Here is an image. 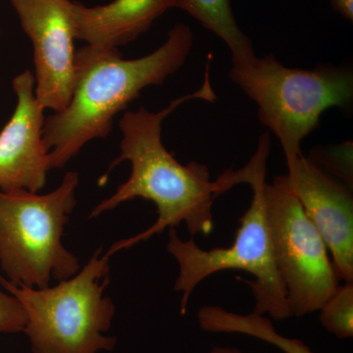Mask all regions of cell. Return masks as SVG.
<instances>
[{
  "label": "cell",
  "instance_id": "7c38bea8",
  "mask_svg": "<svg viewBox=\"0 0 353 353\" xmlns=\"http://www.w3.org/2000/svg\"><path fill=\"white\" fill-rule=\"evenodd\" d=\"M175 8L222 39L231 52L232 65L248 64L256 57L252 39L239 27L230 0H175Z\"/></svg>",
  "mask_w": 353,
  "mask_h": 353
},
{
  "label": "cell",
  "instance_id": "ac0fdd59",
  "mask_svg": "<svg viewBox=\"0 0 353 353\" xmlns=\"http://www.w3.org/2000/svg\"><path fill=\"white\" fill-rule=\"evenodd\" d=\"M209 353H243L241 350L234 347H215L210 350Z\"/></svg>",
  "mask_w": 353,
  "mask_h": 353
},
{
  "label": "cell",
  "instance_id": "9c48e42d",
  "mask_svg": "<svg viewBox=\"0 0 353 353\" xmlns=\"http://www.w3.org/2000/svg\"><path fill=\"white\" fill-rule=\"evenodd\" d=\"M290 188L328 248L339 278L353 283L352 189L303 153L285 157Z\"/></svg>",
  "mask_w": 353,
  "mask_h": 353
},
{
  "label": "cell",
  "instance_id": "52a82bcc",
  "mask_svg": "<svg viewBox=\"0 0 353 353\" xmlns=\"http://www.w3.org/2000/svg\"><path fill=\"white\" fill-rule=\"evenodd\" d=\"M274 259L292 316L319 311L340 285L321 234L304 212L287 176L265 183Z\"/></svg>",
  "mask_w": 353,
  "mask_h": 353
},
{
  "label": "cell",
  "instance_id": "8992f818",
  "mask_svg": "<svg viewBox=\"0 0 353 353\" xmlns=\"http://www.w3.org/2000/svg\"><path fill=\"white\" fill-rule=\"evenodd\" d=\"M78 185L79 174L71 171L50 194L0 190V265L11 284L46 289L52 279L60 282L80 271L61 240Z\"/></svg>",
  "mask_w": 353,
  "mask_h": 353
},
{
  "label": "cell",
  "instance_id": "30bf717a",
  "mask_svg": "<svg viewBox=\"0 0 353 353\" xmlns=\"http://www.w3.org/2000/svg\"><path fill=\"white\" fill-rule=\"evenodd\" d=\"M36 80L25 70L12 81L15 110L0 131V190L38 192L46 183L50 152L44 146L46 116L34 92Z\"/></svg>",
  "mask_w": 353,
  "mask_h": 353
},
{
  "label": "cell",
  "instance_id": "5bb4252c",
  "mask_svg": "<svg viewBox=\"0 0 353 353\" xmlns=\"http://www.w3.org/2000/svg\"><path fill=\"white\" fill-rule=\"evenodd\" d=\"M320 311V322L338 339L353 336V283L339 285L325 301Z\"/></svg>",
  "mask_w": 353,
  "mask_h": 353
},
{
  "label": "cell",
  "instance_id": "ba28073f",
  "mask_svg": "<svg viewBox=\"0 0 353 353\" xmlns=\"http://www.w3.org/2000/svg\"><path fill=\"white\" fill-rule=\"evenodd\" d=\"M34 50V92L44 108L60 112L68 106L76 83L73 1L10 0Z\"/></svg>",
  "mask_w": 353,
  "mask_h": 353
},
{
  "label": "cell",
  "instance_id": "e0dca14e",
  "mask_svg": "<svg viewBox=\"0 0 353 353\" xmlns=\"http://www.w3.org/2000/svg\"><path fill=\"white\" fill-rule=\"evenodd\" d=\"M332 8L347 21H353V0H330Z\"/></svg>",
  "mask_w": 353,
  "mask_h": 353
},
{
  "label": "cell",
  "instance_id": "6da1fadb",
  "mask_svg": "<svg viewBox=\"0 0 353 353\" xmlns=\"http://www.w3.org/2000/svg\"><path fill=\"white\" fill-rule=\"evenodd\" d=\"M196 99L211 103L217 101L211 85L210 60L206 64L203 83L196 92L174 99L158 112L141 106L137 111H126L121 118V153L110 164L101 183L105 182L114 167L124 161L131 162V176L112 196L97 204L88 218L97 217L134 199L153 202L157 205L158 218L143 233L113 243L105 253L109 257L162 233L167 228H178L182 223H185L192 238L212 233L213 203L221 194L236 187L234 170L225 171L212 182L206 165L194 161L187 165L180 163L162 141L164 120L179 106Z\"/></svg>",
  "mask_w": 353,
  "mask_h": 353
},
{
  "label": "cell",
  "instance_id": "5b68a950",
  "mask_svg": "<svg viewBox=\"0 0 353 353\" xmlns=\"http://www.w3.org/2000/svg\"><path fill=\"white\" fill-rule=\"evenodd\" d=\"M229 78L259 108V118L280 141L285 157L301 154V143L330 108H352L353 73L347 66L285 67L273 54L232 65Z\"/></svg>",
  "mask_w": 353,
  "mask_h": 353
},
{
  "label": "cell",
  "instance_id": "3957f363",
  "mask_svg": "<svg viewBox=\"0 0 353 353\" xmlns=\"http://www.w3.org/2000/svg\"><path fill=\"white\" fill-rule=\"evenodd\" d=\"M270 150V134L264 132L248 163L236 171L239 183H248L253 194L231 246L204 250L194 238L183 241L176 228L169 229L167 250L176 259L180 270L175 290L182 292L181 314H187L190 296L206 278L221 271L241 270L254 277V281L239 278L252 290L255 301L253 313L268 314L276 321L292 317L284 284L274 259L265 206L264 188Z\"/></svg>",
  "mask_w": 353,
  "mask_h": 353
},
{
  "label": "cell",
  "instance_id": "277c9868",
  "mask_svg": "<svg viewBox=\"0 0 353 353\" xmlns=\"http://www.w3.org/2000/svg\"><path fill=\"white\" fill-rule=\"evenodd\" d=\"M97 250L82 270L54 287L36 289L13 285L0 276V287L12 294L24 309V333L32 353H99L111 352L115 336H106L112 326L115 306L104 296L109 284L108 255Z\"/></svg>",
  "mask_w": 353,
  "mask_h": 353
},
{
  "label": "cell",
  "instance_id": "2e32d148",
  "mask_svg": "<svg viewBox=\"0 0 353 353\" xmlns=\"http://www.w3.org/2000/svg\"><path fill=\"white\" fill-rule=\"evenodd\" d=\"M25 311L18 299L0 288V333H20L24 331Z\"/></svg>",
  "mask_w": 353,
  "mask_h": 353
},
{
  "label": "cell",
  "instance_id": "7a4b0ae2",
  "mask_svg": "<svg viewBox=\"0 0 353 353\" xmlns=\"http://www.w3.org/2000/svg\"><path fill=\"white\" fill-rule=\"evenodd\" d=\"M194 46L189 26L176 25L157 50L124 59L119 48L83 46L76 51V83L64 110L46 118L43 143L50 168L61 169L94 139L106 138L114 118L145 88L163 85L187 61Z\"/></svg>",
  "mask_w": 353,
  "mask_h": 353
},
{
  "label": "cell",
  "instance_id": "8fae6325",
  "mask_svg": "<svg viewBox=\"0 0 353 353\" xmlns=\"http://www.w3.org/2000/svg\"><path fill=\"white\" fill-rule=\"evenodd\" d=\"M175 0H113L88 7L73 1L76 39L101 48H119L136 41Z\"/></svg>",
  "mask_w": 353,
  "mask_h": 353
},
{
  "label": "cell",
  "instance_id": "4fadbf2b",
  "mask_svg": "<svg viewBox=\"0 0 353 353\" xmlns=\"http://www.w3.org/2000/svg\"><path fill=\"white\" fill-rule=\"evenodd\" d=\"M199 323L209 333L250 334L267 343H274L285 353H314L303 341L281 336L270 320L263 315H241L230 312L219 306H205L199 312Z\"/></svg>",
  "mask_w": 353,
  "mask_h": 353
},
{
  "label": "cell",
  "instance_id": "9a60e30c",
  "mask_svg": "<svg viewBox=\"0 0 353 353\" xmlns=\"http://www.w3.org/2000/svg\"><path fill=\"white\" fill-rule=\"evenodd\" d=\"M323 172L336 176L341 183L353 188V143L347 141L339 145H318L307 157Z\"/></svg>",
  "mask_w": 353,
  "mask_h": 353
}]
</instances>
